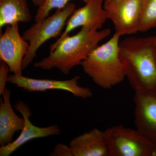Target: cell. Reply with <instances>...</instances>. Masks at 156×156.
Masks as SVG:
<instances>
[{"label":"cell","instance_id":"cell-7","mask_svg":"<svg viewBox=\"0 0 156 156\" xmlns=\"http://www.w3.org/2000/svg\"><path fill=\"white\" fill-rule=\"evenodd\" d=\"M80 77L75 76L66 80H42L27 77L21 75H9L8 82L27 92H44L49 90H61L70 92L77 97L87 99L92 97V90L79 84Z\"/></svg>","mask_w":156,"mask_h":156},{"label":"cell","instance_id":"cell-11","mask_svg":"<svg viewBox=\"0 0 156 156\" xmlns=\"http://www.w3.org/2000/svg\"><path fill=\"white\" fill-rule=\"evenodd\" d=\"M14 108L22 115L25 124L17 139L9 144L1 147L0 156H10L21 146L31 140L61 134V130L57 125H53L44 128L34 125L30 120V117L32 115L30 108L22 101H18L16 102Z\"/></svg>","mask_w":156,"mask_h":156},{"label":"cell","instance_id":"cell-20","mask_svg":"<svg viewBox=\"0 0 156 156\" xmlns=\"http://www.w3.org/2000/svg\"><path fill=\"white\" fill-rule=\"evenodd\" d=\"M153 37L154 52L155 56L156 59V35L154 36Z\"/></svg>","mask_w":156,"mask_h":156},{"label":"cell","instance_id":"cell-10","mask_svg":"<svg viewBox=\"0 0 156 156\" xmlns=\"http://www.w3.org/2000/svg\"><path fill=\"white\" fill-rule=\"evenodd\" d=\"M104 2V0H90L83 7L76 9L68 20L64 31L54 43H58L80 27L100 30L108 19Z\"/></svg>","mask_w":156,"mask_h":156},{"label":"cell","instance_id":"cell-19","mask_svg":"<svg viewBox=\"0 0 156 156\" xmlns=\"http://www.w3.org/2000/svg\"><path fill=\"white\" fill-rule=\"evenodd\" d=\"M46 0H31L32 2L35 6L39 7L42 5Z\"/></svg>","mask_w":156,"mask_h":156},{"label":"cell","instance_id":"cell-6","mask_svg":"<svg viewBox=\"0 0 156 156\" xmlns=\"http://www.w3.org/2000/svg\"><path fill=\"white\" fill-rule=\"evenodd\" d=\"M104 8L114 26L115 33L120 37L139 32L142 17L141 0H110Z\"/></svg>","mask_w":156,"mask_h":156},{"label":"cell","instance_id":"cell-13","mask_svg":"<svg viewBox=\"0 0 156 156\" xmlns=\"http://www.w3.org/2000/svg\"><path fill=\"white\" fill-rule=\"evenodd\" d=\"M11 91L6 88L0 100V145L9 144L13 141L16 132L22 131L25 121L17 116L11 106Z\"/></svg>","mask_w":156,"mask_h":156},{"label":"cell","instance_id":"cell-5","mask_svg":"<svg viewBox=\"0 0 156 156\" xmlns=\"http://www.w3.org/2000/svg\"><path fill=\"white\" fill-rule=\"evenodd\" d=\"M104 131L109 156H156V142L136 129L119 125Z\"/></svg>","mask_w":156,"mask_h":156},{"label":"cell","instance_id":"cell-15","mask_svg":"<svg viewBox=\"0 0 156 156\" xmlns=\"http://www.w3.org/2000/svg\"><path fill=\"white\" fill-rule=\"evenodd\" d=\"M142 1V17L140 32L156 27V0Z\"/></svg>","mask_w":156,"mask_h":156},{"label":"cell","instance_id":"cell-1","mask_svg":"<svg viewBox=\"0 0 156 156\" xmlns=\"http://www.w3.org/2000/svg\"><path fill=\"white\" fill-rule=\"evenodd\" d=\"M109 29L96 30L82 27L74 35H68L50 47V55L35 62L34 66L46 70L58 69L67 75L74 67L82 62L98 44L110 34Z\"/></svg>","mask_w":156,"mask_h":156},{"label":"cell","instance_id":"cell-8","mask_svg":"<svg viewBox=\"0 0 156 156\" xmlns=\"http://www.w3.org/2000/svg\"><path fill=\"white\" fill-rule=\"evenodd\" d=\"M29 44L20 34L18 23L6 26L0 37V59L15 75H22V62Z\"/></svg>","mask_w":156,"mask_h":156},{"label":"cell","instance_id":"cell-9","mask_svg":"<svg viewBox=\"0 0 156 156\" xmlns=\"http://www.w3.org/2000/svg\"><path fill=\"white\" fill-rule=\"evenodd\" d=\"M134 91L136 129L156 142V89H141Z\"/></svg>","mask_w":156,"mask_h":156},{"label":"cell","instance_id":"cell-16","mask_svg":"<svg viewBox=\"0 0 156 156\" xmlns=\"http://www.w3.org/2000/svg\"><path fill=\"white\" fill-rule=\"evenodd\" d=\"M71 0H46L44 4L38 7L35 16V21L49 16L50 11L53 9H62ZM86 4L90 0H81Z\"/></svg>","mask_w":156,"mask_h":156},{"label":"cell","instance_id":"cell-3","mask_svg":"<svg viewBox=\"0 0 156 156\" xmlns=\"http://www.w3.org/2000/svg\"><path fill=\"white\" fill-rule=\"evenodd\" d=\"M120 37L115 33L107 41L98 45L81 62L84 72L103 89H111L126 78L119 56Z\"/></svg>","mask_w":156,"mask_h":156},{"label":"cell","instance_id":"cell-2","mask_svg":"<svg viewBox=\"0 0 156 156\" xmlns=\"http://www.w3.org/2000/svg\"><path fill=\"white\" fill-rule=\"evenodd\" d=\"M119 48L126 78L133 89H156L153 37H128L120 42Z\"/></svg>","mask_w":156,"mask_h":156},{"label":"cell","instance_id":"cell-21","mask_svg":"<svg viewBox=\"0 0 156 156\" xmlns=\"http://www.w3.org/2000/svg\"><path fill=\"white\" fill-rule=\"evenodd\" d=\"M109 1H110V0H104V2H108Z\"/></svg>","mask_w":156,"mask_h":156},{"label":"cell","instance_id":"cell-14","mask_svg":"<svg viewBox=\"0 0 156 156\" xmlns=\"http://www.w3.org/2000/svg\"><path fill=\"white\" fill-rule=\"evenodd\" d=\"M32 19L27 0H0V30L5 26L27 23Z\"/></svg>","mask_w":156,"mask_h":156},{"label":"cell","instance_id":"cell-4","mask_svg":"<svg viewBox=\"0 0 156 156\" xmlns=\"http://www.w3.org/2000/svg\"><path fill=\"white\" fill-rule=\"evenodd\" d=\"M75 10L76 5L69 3L63 9H57L51 16L35 21L23 32V37L28 42L30 47L23 60V70L32 62L37 56V51L44 43L61 35L68 20Z\"/></svg>","mask_w":156,"mask_h":156},{"label":"cell","instance_id":"cell-12","mask_svg":"<svg viewBox=\"0 0 156 156\" xmlns=\"http://www.w3.org/2000/svg\"><path fill=\"white\" fill-rule=\"evenodd\" d=\"M69 146L73 156H109L105 131L98 128L76 136Z\"/></svg>","mask_w":156,"mask_h":156},{"label":"cell","instance_id":"cell-18","mask_svg":"<svg viewBox=\"0 0 156 156\" xmlns=\"http://www.w3.org/2000/svg\"><path fill=\"white\" fill-rule=\"evenodd\" d=\"M51 156H73L72 152L69 146L62 144H58L54 150L50 154Z\"/></svg>","mask_w":156,"mask_h":156},{"label":"cell","instance_id":"cell-17","mask_svg":"<svg viewBox=\"0 0 156 156\" xmlns=\"http://www.w3.org/2000/svg\"><path fill=\"white\" fill-rule=\"evenodd\" d=\"M10 69L9 66L4 62L1 61L0 63V95H2L6 88V85L8 82L9 73Z\"/></svg>","mask_w":156,"mask_h":156}]
</instances>
